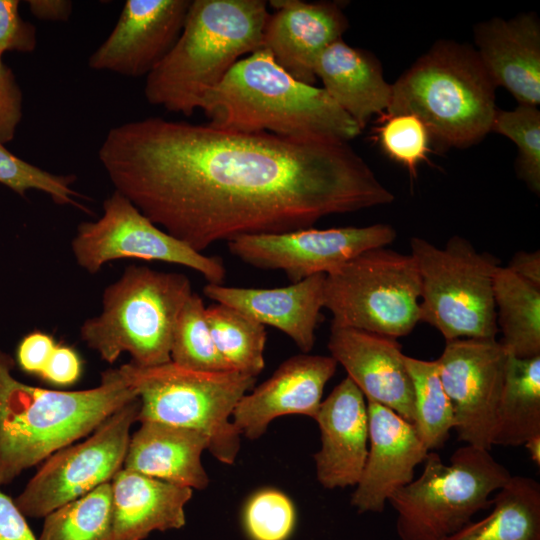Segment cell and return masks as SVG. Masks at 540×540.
Masks as SVG:
<instances>
[{"label": "cell", "mask_w": 540, "mask_h": 540, "mask_svg": "<svg viewBox=\"0 0 540 540\" xmlns=\"http://www.w3.org/2000/svg\"><path fill=\"white\" fill-rule=\"evenodd\" d=\"M262 36L261 48L296 80L313 85L320 54L342 39L348 20L335 2L274 0Z\"/></svg>", "instance_id": "obj_19"}, {"label": "cell", "mask_w": 540, "mask_h": 540, "mask_svg": "<svg viewBox=\"0 0 540 540\" xmlns=\"http://www.w3.org/2000/svg\"><path fill=\"white\" fill-rule=\"evenodd\" d=\"M540 435V356L508 355L494 445L520 446Z\"/></svg>", "instance_id": "obj_28"}, {"label": "cell", "mask_w": 540, "mask_h": 540, "mask_svg": "<svg viewBox=\"0 0 540 540\" xmlns=\"http://www.w3.org/2000/svg\"><path fill=\"white\" fill-rule=\"evenodd\" d=\"M337 362L331 356L299 354L285 360L270 378L246 393L232 422L239 433L256 440L276 418L305 415L315 419Z\"/></svg>", "instance_id": "obj_17"}, {"label": "cell", "mask_w": 540, "mask_h": 540, "mask_svg": "<svg viewBox=\"0 0 540 540\" xmlns=\"http://www.w3.org/2000/svg\"><path fill=\"white\" fill-rule=\"evenodd\" d=\"M262 0H193L182 32L146 76L148 103L191 116L239 57L261 48L268 18Z\"/></svg>", "instance_id": "obj_4"}, {"label": "cell", "mask_w": 540, "mask_h": 540, "mask_svg": "<svg viewBox=\"0 0 540 540\" xmlns=\"http://www.w3.org/2000/svg\"><path fill=\"white\" fill-rule=\"evenodd\" d=\"M327 346L366 400L382 404L413 423V385L396 338L331 325Z\"/></svg>", "instance_id": "obj_18"}, {"label": "cell", "mask_w": 540, "mask_h": 540, "mask_svg": "<svg viewBox=\"0 0 540 540\" xmlns=\"http://www.w3.org/2000/svg\"><path fill=\"white\" fill-rule=\"evenodd\" d=\"M206 317L215 347L229 367L257 377L265 367V326L219 303L206 307Z\"/></svg>", "instance_id": "obj_29"}, {"label": "cell", "mask_w": 540, "mask_h": 540, "mask_svg": "<svg viewBox=\"0 0 540 540\" xmlns=\"http://www.w3.org/2000/svg\"><path fill=\"white\" fill-rule=\"evenodd\" d=\"M511 139L517 146L516 170L529 190L540 193V111L518 104L513 110L495 112L491 132Z\"/></svg>", "instance_id": "obj_33"}, {"label": "cell", "mask_w": 540, "mask_h": 540, "mask_svg": "<svg viewBox=\"0 0 540 540\" xmlns=\"http://www.w3.org/2000/svg\"><path fill=\"white\" fill-rule=\"evenodd\" d=\"M190 0H127L114 28L90 55L92 70L147 76L179 38Z\"/></svg>", "instance_id": "obj_15"}, {"label": "cell", "mask_w": 540, "mask_h": 540, "mask_svg": "<svg viewBox=\"0 0 540 540\" xmlns=\"http://www.w3.org/2000/svg\"><path fill=\"white\" fill-rule=\"evenodd\" d=\"M421 283L411 254L367 250L325 277L324 308L333 326L398 339L420 321Z\"/></svg>", "instance_id": "obj_10"}, {"label": "cell", "mask_w": 540, "mask_h": 540, "mask_svg": "<svg viewBox=\"0 0 540 540\" xmlns=\"http://www.w3.org/2000/svg\"><path fill=\"white\" fill-rule=\"evenodd\" d=\"M492 511L445 540H540V484L511 476L492 497Z\"/></svg>", "instance_id": "obj_26"}, {"label": "cell", "mask_w": 540, "mask_h": 540, "mask_svg": "<svg viewBox=\"0 0 540 540\" xmlns=\"http://www.w3.org/2000/svg\"><path fill=\"white\" fill-rule=\"evenodd\" d=\"M23 116V95L13 71L0 56V142L15 137Z\"/></svg>", "instance_id": "obj_38"}, {"label": "cell", "mask_w": 540, "mask_h": 540, "mask_svg": "<svg viewBox=\"0 0 540 540\" xmlns=\"http://www.w3.org/2000/svg\"><path fill=\"white\" fill-rule=\"evenodd\" d=\"M423 463L421 475L388 500L400 540L447 539L490 508V496L512 476L489 450L471 445L455 450L449 464L433 451Z\"/></svg>", "instance_id": "obj_7"}, {"label": "cell", "mask_w": 540, "mask_h": 540, "mask_svg": "<svg viewBox=\"0 0 540 540\" xmlns=\"http://www.w3.org/2000/svg\"><path fill=\"white\" fill-rule=\"evenodd\" d=\"M314 71L322 88L361 130L372 116L386 112L391 84L384 79L381 64L371 53L340 39L320 54Z\"/></svg>", "instance_id": "obj_25"}, {"label": "cell", "mask_w": 540, "mask_h": 540, "mask_svg": "<svg viewBox=\"0 0 540 540\" xmlns=\"http://www.w3.org/2000/svg\"><path fill=\"white\" fill-rule=\"evenodd\" d=\"M507 357L496 339H456L447 341L436 359L454 430L466 445L489 451L494 445Z\"/></svg>", "instance_id": "obj_14"}, {"label": "cell", "mask_w": 540, "mask_h": 540, "mask_svg": "<svg viewBox=\"0 0 540 540\" xmlns=\"http://www.w3.org/2000/svg\"><path fill=\"white\" fill-rule=\"evenodd\" d=\"M414 391L412 425L428 451L442 448L454 429L452 403L442 384L437 361L404 355Z\"/></svg>", "instance_id": "obj_30"}, {"label": "cell", "mask_w": 540, "mask_h": 540, "mask_svg": "<svg viewBox=\"0 0 540 540\" xmlns=\"http://www.w3.org/2000/svg\"><path fill=\"white\" fill-rule=\"evenodd\" d=\"M493 296L506 353L520 359L540 356V287L499 266Z\"/></svg>", "instance_id": "obj_27"}, {"label": "cell", "mask_w": 540, "mask_h": 540, "mask_svg": "<svg viewBox=\"0 0 540 540\" xmlns=\"http://www.w3.org/2000/svg\"><path fill=\"white\" fill-rule=\"evenodd\" d=\"M325 274H316L279 288L260 289L207 284L203 293L216 303L232 307L262 325L279 329L308 353L324 308Z\"/></svg>", "instance_id": "obj_22"}, {"label": "cell", "mask_w": 540, "mask_h": 540, "mask_svg": "<svg viewBox=\"0 0 540 540\" xmlns=\"http://www.w3.org/2000/svg\"><path fill=\"white\" fill-rule=\"evenodd\" d=\"M242 522L250 540H288L296 524L295 506L280 490L264 488L248 498Z\"/></svg>", "instance_id": "obj_36"}, {"label": "cell", "mask_w": 540, "mask_h": 540, "mask_svg": "<svg viewBox=\"0 0 540 540\" xmlns=\"http://www.w3.org/2000/svg\"><path fill=\"white\" fill-rule=\"evenodd\" d=\"M139 399L119 408L85 441L46 459L14 499L25 517H45L60 506L111 482L122 469Z\"/></svg>", "instance_id": "obj_11"}, {"label": "cell", "mask_w": 540, "mask_h": 540, "mask_svg": "<svg viewBox=\"0 0 540 540\" xmlns=\"http://www.w3.org/2000/svg\"><path fill=\"white\" fill-rule=\"evenodd\" d=\"M82 364L70 347L56 345L40 377L56 385H70L81 375Z\"/></svg>", "instance_id": "obj_40"}, {"label": "cell", "mask_w": 540, "mask_h": 540, "mask_svg": "<svg viewBox=\"0 0 540 540\" xmlns=\"http://www.w3.org/2000/svg\"><path fill=\"white\" fill-rule=\"evenodd\" d=\"M0 351V486L71 445L138 398L127 364L109 369L97 387L58 391L27 385L12 375Z\"/></svg>", "instance_id": "obj_2"}, {"label": "cell", "mask_w": 540, "mask_h": 540, "mask_svg": "<svg viewBox=\"0 0 540 540\" xmlns=\"http://www.w3.org/2000/svg\"><path fill=\"white\" fill-rule=\"evenodd\" d=\"M495 88L474 48L441 40L391 84L385 114H414L434 143L466 148L491 132Z\"/></svg>", "instance_id": "obj_5"}, {"label": "cell", "mask_w": 540, "mask_h": 540, "mask_svg": "<svg viewBox=\"0 0 540 540\" xmlns=\"http://www.w3.org/2000/svg\"><path fill=\"white\" fill-rule=\"evenodd\" d=\"M98 157L115 191L200 253L394 200L344 142L147 117L111 128Z\"/></svg>", "instance_id": "obj_1"}, {"label": "cell", "mask_w": 540, "mask_h": 540, "mask_svg": "<svg viewBox=\"0 0 540 540\" xmlns=\"http://www.w3.org/2000/svg\"><path fill=\"white\" fill-rule=\"evenodd\" d=\"M113 540H143L153 531L180 529L192 489L120 469L111 480Z\"/></svg>", "instance_id": "obj_24"}, {"label": "cell", "mask_w": 540, "mask_h": 540, "mask_svg": "<svg viewBox=\"0 0 540 540\" xmlns=\"http://www.w3.org/2000/svg\"><path fill=\"white\" fill-rule=\"evenodd\" d=\"M531 460L537 465H540V435H536L527 440L524 444Z\"/></svg>", "instance_id": "obj_44"}, {"label": "cell", "mask_w": 540, "mask_h": 540, "mask_svg": "<svg viewBox=\"0 0 540 540\" xmlns=\"http://www.w3.org/2000/svg\"><path fill=\"white\" fill-rule=\"evenodd\" d=\"M208 448L207 436L199 431L144 421L130 437L122 468L202 490L209 483L201 461L203 451Z\"/></svg>", "instance_id": "obj_23"}, {"label": "cell", "mask_w": 540, "mask_h": 540, "mask_svg": "<svg viewBox=\"0 0 540 540\" xmlns=\"http://www.w3.org/2000/svg\"><path fill=\"white\" fill-rule=\"evenodd\" d=\"M314 420L321 436L314 455L318 482L326 489L356 486L368 454L365 396L346 377L322 400Z\"/></svg>", "instance_id": "obj_20"}, {"label": "cell", "mask_w": 540, "mask_h": 540, "mask_svg": "<svg viewBox=\"0 0 540 540\" xmlns=\"http://www.w3.org/2000/svg\"><path fill=\"white\" fill-rule=\"evenodd\" d=\"M366 401L368 454L350 502L359 513H381L390 496L414 479L416 466L429 451L412 423L382 404Z\"/></svg>", "instance_id": "obj_16"}, {"label": "cell", "mask_w": 540, "mask_h": 540, "mask_svg": "<svg viewBox=\"0 0 540 540\" xmlns=\"http://www.w3.org/2000/svg\"><path fill=\"white\" fill-rule=\"evenodd\" d=\"M54 339L41 331H34L23 337L16 350L19 367L28 374L41 375L54 348Z\"/></svg>", "instance_id": "obj_39"}, {"label": "cell", "mask_w": 540, "mask_h": 540, "mask_svg": "<svg viewBox=\"0 0 540 540\" xmlns=\"http://www.w3.org/2000/svg\"><path fill=\"white\" fill-rule=\"evenodd\" d=\"M0 540H38L15 500L0 490Z\"/></svg>", "instance_id": "obj_41"}, {"label": "cell", "mask_w": 540, "mask_h": 540, "mask_svg": "<svg viewBox=\"0 0 540 540\" xmlns=\"http://www.w3.org/2000/svg\"><path fill=\"white\" fill-rule=\"evenodd\" d=\"M376 139L383 152L416 177L427 158L431 137L424 122L411 113L382 114Z\"/></svg>", "instance_id": "obj_35"}, {"label": "cell", "mask_w": 540, "mask_h": 540, "mask_svg": "<svg viewBox=\"0 0 540 540\" xmlns=\"http://www.w3.org/2000/svg\"><path fill=\"white\" fill-rule=\"evenodd\" d=\"M511 272L527 282L540 287V252L518 251L506 266Z\"/></svg>", "instance_id": "obj_43"}, {"label": "cell", "mask_w": 540, "mask_h": 540, "mask_svg": "<svg viewBox=\"0 0 540 540\" xmlns=\"http://www.w3.org/2000/svg\"><path fill=\"white\" fill-rule=\"evenodd\" d=\"M71 247L77 264L89 273L113 260L136 258L191 268L209 284H222L226 277L221 259L197 252L171 236L115 190L103 202L99 219L78 226Z\"/></svg>", "instance_id": "obj_12"}, {"label": "cell", "mask_w": 540, "mask_h": 540, "mask_svg": "<svg viewBox=\"0 0 540 540\" xmlns=\"http://www.w3.org/2000/svg\"><path fill=\"white\" fill-rule=\"evenodd\" d=\"M30 12L42 21L67 22L72 14L70 0H28Z\"/></svg>", "instance_id": "obj_42"}, {"label": "cell", "mask_w": 540, "mask_h": 540, "mask_svg": "<svg viewBox=\"0 0 540 540\" xmlns=\"http://www.w3.org/2000/svg\"><path fill=\"white\" fill-rule=\"evenodd\" d=\"M170 359L176 365L196 371L232 370L215 347L206 317V307L202 298L194 292L177 318L172 334Z\"/></svg>", "instance_id": "obj_32"}, {"label": "cell", "mask_w": 540, "mask_h": 540, "mask_svg": "<svg viewBox=\"0 0 540 540\" xmlns=\"http://www.w3.org/2000/svg\"><path fill=\"white\" fill-rule=\"evenodd\" d=\"M396 238L388 224L328 229L305 228L283 233L247 234L227 242L242 262L263 270H280L292 283L316 274H329L374 248Z\"/></svg>", "instance_id": "obj_13"}, {"label": "cell", "mask_w": 540, "mask_h": 540, "mask_svg": "<svg viewBox=\"0 0 540 540\" xmlns=\"http://www.w3.org/2000/svg\"><path fill=\"white\" fill-rule=\"evenodd\" d=\"M200 109L209 125L234 132L344 143L361 133L323 88L296 80L262 48L238 60Z\"/></svg>", "instance_id": "obj_3"}, {"label": "cell", "mask_w": 540, "mask_h": 540, "mask_svg": "<svg viewBox=\"0 0 540 540\" xmlns=\"http://www.w3.org/2000/svg\"><path fill=\"white\" fill-rule=\"evenodd\" d=\"M192 293L184 274L129 266L107 286L102 311L83 323L81 338L108 363L123 352L141 367L170 362L173 330Z\"/></svg>", "instance_id": "obj_6"}, {"label": "cell", "mask_w": 540, "mask_h": 540, "mask_svg": "<svg viewBox=\"0 0 540 540\" xmlns=\"http://www.w3.org/2000/svg\"><path fill=\"white\" fill-rule=\"evenodd\" d=\"M410 247L421 283L420 321L436 328L446 342L496 339L493 279L498 260L458 235L444 248L420 237H413Z\"/></svg>", "instance_id": "obj_9"}, {"label": "cell", "mask_w": 540, "mask_h": 540, "mask_svg": "<svg viewBox=\"0 0 540 540\" xmlns=\"http://www.w3.org/2000/svg\"><path fill=\"white\" fill-rule=\"evenodd\" d=\"M36 46V27L21 17L19 1L0 0V56L11 51L31 53Z\"/></svg>", "instance_id": "obj_37"}, {"label": "cell", "mask_w": 540, "mask_h": 540, "mask_svg": "<svg viewBox=\"0 0 540 540\" xmlns=\"http://www.w3.org/2000/svg\"><path fill=\"white\" fill-rule=\"evenodd\" d=\"M138 392L137 421H154L193 429L207 436L210 453L221 463L233 464L241 434L232 422L240 399L256 377L238 371L205 372L172 361L151 367L127 364Z\"/></svg>", "instance_id": "obj_8"}, {"label": "cell", "mask_w": 540, "mask_h": 540, "mask_svg": "<svg viewBox=\"0 0 540 540\" xmlns=\"http://www.w3.org/2000/svg\"><path fill=\"white\" fill-rule=\"evenodd\" d=\"M477 55L494 85L518 104L540 103V22L535 13L493 18L474 28Z\"/></svg>", "instance_id": "obj_21"}, {"label": "cell", "mask_w": 540, "mask_h": 540, "mask_svg": "<svg viewBox=\"0 0 540 540\" xmlns=\"http://www.w3.org/2000/svg\"><path fill=\"white\" fill-rule=\"evenodd\" d=\"M74 182L72 175L54 174L22 160L0 142V183L20 196L30 190H39L59 205H72L87 211L78 201L83 196L72 188Z\"/></svg>", "instance_id": "obj_34"}, {"label": "cell", "mask_w": 540, "mask_h": 540, "mask_svg": "<svg viewBox=\"0 0 540 540\" xmlns=\"http://www.w3.org/2000/svg\"><path fill=\"white\" fill-rule=\"evenodd\" d=\"M38 540H113L111 482L46 515Z\"/></svg>", "instance_id": "obj_31"}]
</instances>
